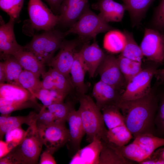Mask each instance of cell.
<instances>
[{
  "instance_id": "6da1fadb",
  "label": "cell",
  "mask_w": 164,
  "mask_h": 164,
  "mask_svg": "<svg viewBox=\"0 0 164 164\" xmlns=\"http://www.w3.org/2000/svg\"><path fill=\"white\" fill-rule=\"evenodd\" d=\"M158 97L152 90L144 97L130 100H120L117 104L127 128L135 138L140 134L155 135V119Z\"/></svg>"
},
{
  "instance_id": "7a4b0ae2",
  "label": "cell",
  "mask_w": 164,
  "mask_h": 164,
  "mask_svg": "<svg viewBox=\"0 0 164 164\" xmlns=\"http://www.w3.org/2000/svg\"><path fill=\"white\" fill-rule=\"evenodd\" d=\"M36 120L29 126L21 143L0 158V164L37 163L43 144L38 132Z\"/></svg>"
},
{
  "instance_id": "3957f363",
  "label": "cell",
  "mask_w": 164,
  "mask_h": 164,
  "mask_svg": "<svg viewBox=\"0 0 164 164\" xmlns=\"http://www.w3.org/2000/svg\"><path fill=\"white\" fill-rule=\"evenodd\" d=\"M80 103L77 110L89 143L94 138L100 140L105 137V127L101 111L91 97L86 94L77 96Z\"/></svg>"
},
{
  "instance_id": "277c9868",
  "label": "cell",
  "mask_w": 164,
  "mask_h": 164,
  "mask_svg": "<svg viewBox=\"0 0 164 164\" xmlns=\"http://www.w3.org/2000/svg\"><path fill=\"white\" fill-rule=\"evenodd\" d=\"M66 36L65 32L54 29L46 31L34 35L24 49L32 53L42 64L48 65Z\"/></svg>"
},
{
  "instance_id": "5b68a950",
  "label": "cell",
  "mask_w": 164,
  "mask_h": 164,
  "mask_svg": "<svg viewBox=\"0 0 164 164\" xmlns=\"http://www.w3.org/2000/svg\"><path fill=\"white\" fill-rule=\"evenodd\" d=\"M113 29L108 23L92 11L89 5L78 20L65 33L66 36L71 33L77 34L82 41L95 39L98 34Z\"/></svg>"
},
{
  "instance_id": "8992f818",
  "label": "cell",
  "mask_w": 164,
  "mask_h": 164,
  "mask_svg": "<svg viewBox=\"0 0 164 164\" xmlns=\"http://www.w3.org/2000/svg\"><path fill=\"white\" fill-rule=\"evenodd\" d=\"M28 12L31 26L36 30H51L59 23V15L53 13L41 0H29Z\"/></svg>"
},
{
  "instance_id": "52a82bcc",
  "label": "cell",
  "mask_w": 164,
  "mask_h": 164,
  "mask_svg": "<svg viewBox=\"0 0 164 164\" xmlns=\"http://www.w3.org/2000/svg\"><path fill=\"white\" fill-rule=\"evenodd\" d=\"M155 67L142 69L126 85V89L121 94V100L130 101L142 97L152 91L151 84L157 70Z\"/></svg>"
},
{
  "instance_id": "ba28073f",
  "label": "cell",
  "mask_w": 164,
  "mask_h": 164,
  "mask_svg": "<svg viewBox=\"0 0 164 164\" xmlns=\"http://www.w3.org/2000/svg\"><path fill=\"white\" fill-rule=\"evenodd\" d=\"M65 124H56L37 127L42 142L46 147V150L53 155L67 142L69 131Z\"/></svg>"
},
{
  "instance_id": "9c48e42d",
  "label": "cell",
  "mask_w": 164,
  "mask_h": 164,
  "mask_svg": "<svg viewBox=\"0 0 164 164\" xmlns=\"http://www.w3.org/2000/svg\"><path fill=\"white\" fill-rule=\"evenodd\" d=\"M143 56L157 63L164 61V34L158 30L146 28L140 46Z\"/></svg>"
},
{
  "instance_id": "30bf717a",
  "label": "cell",
  "mask_w": 164,
  "mask_h": 164,
  "mask_svg": "<svg viewBox=\"0 0 164 164\" xmlns=\"http://www.w3.org/2000/svg\"><path fill=\"white\" fill-rule=\"evenodd\" d=\"M81 40L64 39L57 54L52 58L48 66L57 70L69 78L70 70L73 63L76 48Z\"/></svg>"
},
{
  "instance_id": "8fae6325",
  "label": "cell",
  "mask_w": 164,
  "mask_h": 164,
  "mask_svg": "<svg viewBox=\"0 0 164 164\" xmlns=\"http://www.w3.org/2000/svg\"><path fill=\"white\" fill-rule=\"evenodd\" d=\"M101 80L119 91L126 84L120 70L117 58L112 53L106 55L98 67L96 73Z\"/></svg>"
},
{
  "instance_id": "7c38bea8",
  "label": "cell",
  "mask_w": 164,
  "mask_h": 164,
  "mask_svg": "<svg viewBox=\"0 0 164 164\" xmlns=\"http://www.w3.org/2000/svg\"><path fill=\"white\" fill-rule=\"evenodd\" d=\"M67 121L69 125V138L66 145L69 155L72 157L80 149L81 141L86 133L78 110L72 111Z\"/></svg>"
},
{
  "instance_id": "4fadbf2b",
  "label": "cell",
  "mask_w": 164,
  "mask_h": 164,
  "mask_svg": "<svg viewBox=\"0 0 164 164\" xmlns=\"http://www.w3.org/2000/svg\"><path fill=\"white\" fill-rule=\"evenodd\" d=\"M89 5L88 0H64L59 9V23L70 27L78 20Z\"/></svg>"
},
{
  "instance_id": "5bb4252c",
  "label": "cell",
  "mask_w": 164,
  "mask_h": 164,
  "mask_svg": "<svg viewBox=\"0 0 164 164\" xmlns=\"http://www.w3.org/2000/svg\"><path fill=\"white\" fill-rule=\"evenodd\" d=\"M15 22L13 19L10 18L7 23H1L0 52L1 58L7 56L13 55L24 49V46L19 45L16 41L14 31Z\"/></svg>"
},
{
  "instance_id": "9a60e30c",
  "label": "cell",
  "mask_w": 164,
  "mask_h": 164,
  "mask_svg": "<svg viewBox=\"0 0 164 164\" xmlns=\"http://www.w3.org/2000/svg\"><path fill=\"white\" fill-rule=\"evenodd\" d=\"M79 52L89 77H93L106 54L100 47L95 39L91 44L88 42L85 43Z\"/></svg>"
},
{
  "instance_id": "2e32d148",
  "label": "cell",
  "mask_w": 164,
  "mask_h": 164,
  "mask_svg": "<svg viewBox=\"0 0 164 164\" xmlns=\"http://www.w3.org/2000/svg\"><path fill=\"white\" fill-rule=\"evenodd\" d=\"M92 94L95 103L101 110L108 105L117 106L121 99L119 91L101 80L94 84Z\"/></svg>"
},
{
  "instance_id": "e0dca14e",
  "label": "cell",
  "mask_w": 164,
  "mask_h": 164,
  "mask_svg": "<svg viewBox=\"0 0 164 164\" xmlns=\"http://www.w3.org/2000/svg\"><path fill=\"white\" fill-rule=\"evenodd\" d=\"M93 8L99 10L98 15L104 21L119 22L123 17L126 8L113 0H98L92 5Z\"/></svg>"
},
{
  "instance_id": "ac0fdd59",
  "label": "cell",
  "mask_w": 164,
  "mask_h": 164,
  "mask_svg": "<svg viewBox=\"0 0 164 164\" xmlns=\"http://www.w3.org/2000/svg\"><path fill=\"white\" fill-rule=\"evenodd\" d=\"M36 98L29 91L21 86L7 83L0 84V106Z\"/></svg>"
},
{
  "instance_id": "d6986e66",
  "label": "cell",
  "mask_w": 164,
  "mask_h": 164,
  "mask_svg": "<svg viewBox=\"0 0 164 164\" xmlns=\"http://www.w3.org/2000/svg\"><path fill=\"white\" fill-rule=\"evenodd\" d=\"M102 148L101 140L94 138L93 141L80 149L69 162L70 164H99V158Z\"/></svg>"
},
{
  "instance_id": "ffe728a7",
  "label": "cell",
  "mask_w": 164,
  "mask_h": 164,
  "mask_svg": "<svg viewBox=\"0 0 164 164\" xmlns=\"http://www.w3.org/2000/svg\"><path fill=\"white\" fill-rule=\"evenodd\" d=\"M87 70L79 52L75 54L71 67L70 74L71 80L77 96L86 94L87 87L84 82L85 73Z\"/></svg>"
},
{
  "instance_id": "44dd1931",
  "label": "cell",
  "mask_w": 164,
  "mask_h": 164,
  "mask_svg": "<svg viewBox=\"0 0 164 164\" xmlns=\"http://www.w3.org/2000/svg\"><path fill=\"white\" fill-rule=\"evenodd\" d=\"M37 114L36 112H31L23 116H11V114H1L0 117V140H2L6 133L21 127L23 124L30 126L36 120Z\"/></svg>"
},
{
  "instance_id": "7402d4cb",
  "label": "cell",
  "mask_w": 164,
  "mask_h": 164,
  "mask_svg": "<svg viewBox=\"0 0 164 164\" xmlns=\"http://www.w3.org/2000/svg\"><path fill=\"white\" fill-rule=\"evenodd\" d=\"M102 148L99 158V164H128L131 162L125 158L117 146L105 139L101 140Z\"/></svg>"
},
{
  "instance_id": "603a6c76",
  "label": "cell",
  "mask_w": 164,
  "mask_h": 164,
  "mask_svg": "<svg viewBox=\"0 0 164 164\" xmlns=\"http://www.w3.org/2000/svg\"><path fill=\"white\" fill-rule=\"evenodd\" d=\"M13 56L23 70L33 73L38 78H39L40 76L45 72V66L41 63L32 53L24 49Z\"/></svg>"
},
{
  "instance_id": "cb8c5ba5",
  "label": "cell",
  "mask_w": 164,
  "mask_h": 164,
  "mask_svg": "<svg viewBox=\"0 0 164 164\" xmlns=\"http://www.w3.org/2000/svg\"><path fill=\"white\" fill-rule=\"evenodd\" d=\"M155 0H122L129 13L132 25L140 23L146 12Z\"/></svg>"
},
{
  "instance_id": "d4e9b609",
  "label": "cell",
  "mask_w": 164,
  "mask_h": 164,
  "mask_svg": "<svg viewBox=\"0 0 164 164\" xmlns=\"http://www.w3.org/2000/svg\"><path fill=\"white\" fill-rule=\"evenodd\" d=\"M126 43L124 33L116 29H112L105 34L103 40L104 48L112 54L121 53Z\"/></svg>"
},
{
  "instance_id": "484cf974",
  "label": "cell",
  "mask_w": 164,
  "mask_h": 164,
  "mask_svg": "<svg viewBox=\"0 0 164 164\" xmlns=\"http://www.w3.org/2000/svg\"><path fill=\"white\" fill-rule=\"evenodd\" d=\"M134 138L133 141L140 146L147 157L150 156L156 149L164 146V138L151 134H140Z\"/></svg>"
},
{
  "instance_id": "4316f807",
  "label": "cell",
  "mask_w": 164,
  "mask_h": 164,
  "mask_svg": "<svg viewBox=\"0 0 164 164\" xmlns=\"http://www.w3.org/2000/svg\"><path fill=\"white\" fill-rule=\"evenodd\" d=\"M7 83L21 86L18 81L19 75L23 70L20 64L13 55L3 58Z\"/></svg>"
},
{
  "instance_id": "83f0119b",
  "label": "cell",
  "mask_w": 164,
  "mask_h": 164,
  "mask_svg": "<svg viewBox=\"0 0 164 164\" xmlns=\"http://www.w3.org/2000/svg\"><path fill=\"white\" fill-rule=\"evenodd\" d=\"M133 136L125 124L107 130L104 138L109 142L117 146L126 145Z\"/></svg>"
},
{
  "instance_id": "f1b7e54d",
  "label": "cell",
  "mask_w": 164,
  "mask_h": 164,
  "mask_svg": "<svg viewBox=\"0 0 164 164\" xmlns=\"http://www.w3.org/2000/svg\"><path fill=\"white\" fill-rule=\"evenodd\" d=\"M103 120L108 129L125 124L124 117L116 105L106 106L101 110Z\"/></svg>"
},
{
  "instance_id": "f546056e",
  "label": "cell",
  "mask_w": 164,
  "mask_h": 164,
  "mask_svg": "<svg viewBox=\"0 0 164 164\" xmlns=\"http://www.w3.org/2000/svg\"><path fill=\"white\" fill-rule=\"evenodd\" d=\"M117 59L120 70L127 85L142 70V62L130 60L121 55Z\"/></svg>"
},
{
  "instance_id": "4dcf8cb0",
  "label": "cell",
  "mask_w": 164,
  "mask_h": 164,
  "mask_svg": "<svg viewBox=\"0 0 164 164\" xmlns=\"http://www.w3.org/2000/svg\"><path fill=\"white\" fill-rule=\"evenodd\" d=\"M123 32L126 37V43L120 55L130 60L142 62L143 56L140 46L134 39L132 34L127 30H124Z\"/></svg>"
},
{
  "instance_id": "1f68e13d",
  "label": "cell",
  "mask_w": 164,
  "mask_h": 164,
  "mask_svg": "<svg viewBox=\"0 0 164 164\" xmlns=\"http://www.w3.org/2000/svg\"><path fill=\"white\" fill-rule=\"evenodd\" d=\"M48 71L53 78L55 89L63 95L66 97L74 89L71 78L52 67H50Z\"/></svg>"
},
{
  "instance_id": "d6a6232c",
  "label": "cell",
  "mask_w": 164,
  "mask_h": 164,
  "mask_svg": "<svg viewBox=\"0 0 164 164\" xmlns=\"http://www.w3.org/2000/svg\"><path fill=\"white\" fill-rule=\"evenodd\" d=\"M74 105L72 101H68L65 103L63 102L44 106L54 115L58 122L65 123L70 114L75 109Z\"/></svg>"
},
{
  "instance_id": "836d02e7",
  "label": "cell",
  "mask_w": 164,
  "mask_h": 164,
  "mask_svg": "<svg viewBox=\"0 0 164 164\" xmlns=\"http://www.w3.org/2000/svg\"><path fill=\"white\" fill-rule=\"evenodd\" d=\"M117 148L123 157L128 160L139 163L147 158L143 150L134 141L128 145Z\"/></svg>"
},
{
  "instance_id": "e575fe53",
  "label": "cell",
  "mask_w": 164,
  "mask_h": 164,
  "mask_svg": "<svg viewBox=\"0 0 164 164\" xmlns=\"http://www.w3.org/2000/svg\"><path fill=\"white\" fill-rule=\"evenodd\" d=\"M21 86L32 95L42 88L41 81L33 73L23 70L18 79Z\"/></svg>"
},
{
  "instance_id": "d590c367",
  "label": "cell",
  "mask_w": 164,
  "mask_h": 164,
  "mask_svg": "<svg viewBox=\"0 0 164 164\" xmlns=\"http://www.w3.org/2000/svg\"><path fill=\"white\" fill-rule=\"evenodd\" d=\"M33 95L40 100L43 105L45 106L63 102L66 97L55 89L48 90L43 88L36 92Z\"/></svg>"
},
{
  "instance_id": "8d00e7d4",
  "label": "cell",
  "mask_w": 164,
  "mask_h": 164,
  "mask_svg": "<svg viewBox=\"0 0 164 164\" xmlns=\"http://www.w3.org/2000/svg\"><path fill=\"white\" fill-rule=\"evenodd\" d=\"M24 0H0L1 9L6 12L10 18L19 22Z\"/></svg>"
},
{
  "instance_id": "74e56055",
  "label": "cell",
  "mask_w": 164,
  "mask_h": 164,
  "mask_svg": "<svg viewBox=\"0 0 164 164\" xmlns=\"http://www.w3.org/2000/svg\"><path fill=\"white\" fill-rule=\"evenodd\" d=\"M42 106L37 103L36 99L32 100L11 103L0 106V112L1 114H10L15 111L29 108H34L39 111Z\"/></svg>"
},
{
  "instance_id": "f35d334b",
  "label": "cell",
  "mask_w": 164,
  "mask_h": 164,
  "mask_svg": "<svg viewBox=\"0 0 164 164\" xmlns=\"http://www.w3.org/2000/svg\"><path fill=\"white\" fill-rule=\"evenodd\" d=\"M155 135L164 136V93L158 98V106L154 121Z\"/></svg>"
},
{
  "instance_id": "ab89813d",
  "label": "cell",
  "mask_w": 164,
  "mask_h": 164,
  "mask_svg": "<svg viewBox=\"0 0 164 164\" xmlns=\"http://www.w3.org/2000/svg\"><path fill=\"white\" fill-rule=\"evenodd\" d=\"M26 132V131L23 130L20 127L12 130L5 134V142L10 151L21 143L25 137Z\"/></svg>"
},
{
  "instance_id": "60d3db41",
  "label": "cell",
  "mask_w": 164,
  "mask_h": 164,
  "mask_svg": "<svg viewBox=\"0 0 164 164\" xmlns=\"http://www.w3.org/2000/svg\"><path fill=\"white\" fill-rule=\"evenodd\" d=\"M59 123H64L58 122L54 115L43 105L39 113L37 114L36 120L37 127L46 126Z\"/></svg>"
},
{
  "instance_id": "b9f144b4",
  "label": "cell",
  "mask_w": 164,
  "mask_h": 164,
  "mask_svg": "<svg viewBox=\"0 0 164 164\" xmlns=\"http://www.w3.org/2000/svg\"><path fill=\"white\" fill-rule=\"evenodd\" d=\"M153 24L157 30L164 31V0H161L155 9Z\"/></svg>"
},
{
  "instance_id": "7bdbcfd3",
  "label": "cell",
  "mask_w": 164,
  "mask_h": 164,
  "mask_svg": "<svg viewBox=\"0 0 164 164\" xmlns=\"http://www.w3.org/2000/svg\"><path fill=\"white\" fill-rule=\"evenodd\" d=\"M41 76L42 88L48 90L55 89L53 78L49 71L44 72Z\"/></svg>"
},
{
  "instance_id": "ee69618b",
  "label": "cell",
  "mask_w": 164,
  "mask_h": 164,
  "mask_svg": "<svg viewBox=\"0 0 164 164\" xmlns=\"http://www.w3.org/2000/svg\"><path fill=\"white\" fill-rule=\"evenodd\" d=\"M40 164H55L56 163L53 155L46 150L40 155Z\"/></svg>"
},
{
  "instance_id": "f6af8a7d",
  "label": "cell",
  "mask_w": 164,
  "mask_h": 164,
  "mask_svg": "<svg viewBox=\"0 0 164 164\" xmlns=\"http://www.w3.org/2000/svg\"><path fill=\"white\" fill-rule=\"evenodd\" d=\"M152 155L158 164H164V148H158L153 152Z\"/></svg>"
},
{
  "instance_id": "bcb514c9",
  "label": "cell",
  "mask_w": 164,
  "mask_h": 164,
  "mask_svg": "<svg viewBox=\"0 0 164 164\" xmlns=\"http://www.w3.org/2000/svg\"><path fill=\"white\" fill-rule=\"evenodd\" d=\"M50 7L51 10L56 15H58L60 7L64 0H44Z\"/></svg>"
},
{
  "instance_id": "7dc6e473",
  "label": "cell",
  "mask_w": 164,
  "mask_h": 164,
  "mask_svg": "<svg viewBox=\"0 0 164 164\" xmlns=\"http://www.w3.org/2000/svg\"><path fill=\"white\" fill-rule=\"evenodd\" d=\"M5 74L3 62L0 63V84L4 83L5 82Z\"/></svg>"
},
{
  "instance_id": "c3c4849f",
  "label": "cell",
  "mask_w": 164,
  "mask_h": 164,
  "mask_svg": "<svg viewBox=\"0 0 164 164\" xmlns=\"http://www.w3.org/2000/svg\"><path fill=\"white\" fill-rule=\"evenodd\" d=\"M157 78L164 82V68L159 70H157L155 75Z\"/></svg>"
}]
</instances>
